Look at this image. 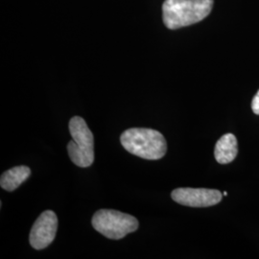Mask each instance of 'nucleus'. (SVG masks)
Masks as SVG:
<instances>
[{
    "label": "nucleus",
    "mask_w": 259,
    "mask_h": 259,
    "mask_svg": "<svg viewBox=\"0 0 259 259\" xmlns=\"http://www.w3.org/2000/svg\"><path fill=\"white\" fill-rule=\"evenodd\" d=\"M122 146L132 155L150 160L164 157L167 152L166 140L156 130L132 128L120 137Z\"/></svg>",
    "instance_id": "obj_2"
},
{
    "label": "nucleus",
    "mask_w": 259,
    "mask_h": 259,
    "mask_svg": "<svg viewBox=\"0 0 259 259\" xmlns=\"http://www.w3.org/2000/svg\"><path fill=\"white\" fill-rule=\"evenodd\" d=\"M171 197L176 203L185 206L208 207L219 204L223 194L216 189L184 187L173 190Z\"/></svg>",
    "instance_id": "obj_5"
},
{
    "label": "nucleus",
    "mask_w": 259,
    "mask_h": 259,
    "mask_svg": "<svg viewBox=\"0 0 259 259\" xmlns=\"http://www.w3.org/2000/svg\"><path fill=\"white\" fill-rule=\"evenodd\" d=\"M213 0H165L162 5L163 22L175 30L197 23L211 12Z\"/></svg>",
    "instance_id": "obj_1"
},
{
    "label": "nucleus",
    "mask_w": 259,
    "mask_h": 259,
    "mask_svg": "<svg viewBox=\"0 0 259 259\" xmlns=\"http://www.w3.org/2000/svg\"><path fill=\"white\" fill-rule=\"evenodd\" d=\"M58 230V217L52 210L41 213L30 232L29 242L36 250H44L55 239Z\"/></svg>",
    "instance_id": "obj_6"
},
{
    "label": "nucleus",
    "mask_w": 259,
    "mask_h": 259,
    "mask_svg": "<svg viewBox=\"0 0 259 259\" xmlns=\"http://www.w3.org/2000/svg\"><path fill=\"white\" fill-rule=\"evenodd\" d=\"M30 175L31 169L29 167L25 165L14 167L1 175L0 185L4 190L12 192L24 183Z\"/></svg>",
    "instance_id": "obj_8"
},
{
    "label": "nucleus",
    "mask_w": 259,
    "mask_h": 259,
    "mask_svg": "<svg viewBox=\"0 0 259 259\" xmlns=\"http://www.w3.org/2000/svg\"><path fill=\"white\" fill-rule=\"evenodd\" d=\"M92 224L96 232L105 237L119 240L139 229L136 217L113 209H100L93 215Z\"/></svg>",
    "instance_id": "obj_4"
},
{
    "label": "nucleus",
    "mask_w": 259,
    "mask_h": 259,
    "mask_svg": "<svg viewBox=\"0 0 259 259\" xmlns=\"http://www.w3.org/2000/svg\"><path fill=\"white\" fill-rule=\"evenodd\" d=\"M251 109H252V111H253L255 114H258L259 115V91L257 92V93L255 94V96L253 97V99H252Z\"/></svg>",
    "instance_id": "obj_9"
},
{
    "label": "nucleus",
    "mask_w": 259,
    "mask_h": 259,
    "mask_svg": "<svg viewBox=\"0 0 259 259\" xmlns=\"http://www.w3.org/2000/svg\"><path fill=\"white\" fill-rule=\"evenodd\" d=\"M69 132L72 140L67 144V152L71 161L77 166H91L94 161V138L87 122L80 116L72 117Z\"/></svg>",
    "instance_id": "obj_3"
},
{
    "label": "nucleus",
    "mask_w": 259,
    "mask_h": 259,
    "mask_svg": "<svg viewBox=\"0 0 259 259\" xmlns=\"http://www.w3.org/2000/svg\"><path fill=\"white\" fill-rule=\"evenodd\" d=\"M238 154L237 139L232 134L224 135L216 143L214 156L217 162L221 164L231 163Z\"/></svg>",
    "instance_id": "obj_7"
},
{
    "label": "nucleus",
    "mask_w": 259,
    "mask_h": 259,
    "mask_svg": "<svg viewBox=\"0 0 259 259\" xmlns=\"http://www.w3.org/2000/svg\"><path fill=\"white\" fill-rule=\"evenodd\" d=\"M223 195H224V196H227V195H228V192H226V191H225V192L223 193Z\"/></svg>",
    "instance_id": "obj_10"
}]
</instances>
